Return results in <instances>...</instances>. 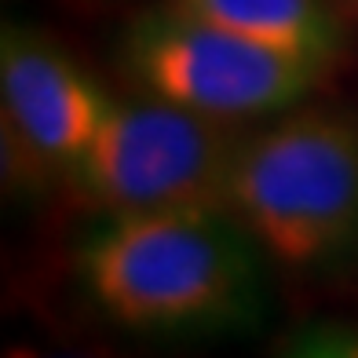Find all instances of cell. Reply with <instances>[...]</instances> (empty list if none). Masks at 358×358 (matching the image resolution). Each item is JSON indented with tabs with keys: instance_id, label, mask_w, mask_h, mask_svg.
I'll return each instance as SVG.
<instances>
[{
	"instance_id": "cell-1",
	"label": "cell",
	"mask_w": 358,
	"mask_h": 358,
	"mask_svg": "<svg viewBox=\"0 0 358 358\" xmlns=\"http://www.w3.org/2000/svg\"><path fill=\"white\" fill-rule=\"evenodd\" d=\"M92 300L136 333L190 336L259 318L256 252L220 213L117 216L80 252Z\"/></svg>"
},
{
	"instance_id": "cell-2",
	"label": "cell",
	"mask_w": 358,
	"mask_h": 358,
	"mask_svg": "<svg viewBox=\"0 0 358 358\" xmlns=\"http://www.w3.org/2000/svg\"><path fill=\"white\" fill-rule=\"evenodd\" d=\"M231 205L252 238L289 267L329 259L358 227V128L303 110L238 146Z\"/></svg>"
},
{
	"instance_id": "cell-3",
	"label": "cell",
	"mask_w": 358,
	"mask_h": 358,
	"mask_svg": "<svg viewBox=\"0 0 358 358\" xmlns=\"http://www.w3.org/2000/svg\"><path fill=\"white\" fill-rule=\"evenodd\" d=\"M238 146L227 121L169 99L110 103L73 176L113 216L220 213Z\"/></svg>"
},
{
	"instance_id": "cell-4",
	"label": "cell",
	"mask_w": 358,
	"mask_h": 358,
	"mask_svg": "<svg viewBox=\"0 0 358 358\" xmlns=\"http://www.w3.org/2000/svg\"><path fill=\"white\" fill-rule=\"evenodd\" d=\"M121 59L157 99L227 124L296 106L329 73V66L256 44L172 4L128 26Z\"/></svg>"
},
{
	"instance_id": "cell-5",
	"label": "cell",
	"mask_w": 358,
	"mask_h": 358,
	"mask_svg": "<svg viewBox=\"0 0 358 358\" xmlns=\"http://www.w3.org/2000/svg\"><path fill=\"white\" fill-rule=\"evenodd\" d=\"M4 88V176L19 190H48L77 169L110 110L106 92L70 52L29 26H8L0 41Z\"/></svg>"
},
{
	"instance_id": "cell-6",
	"label": "cell",
	"mask_w": 358,
	"mask_h": 358,
	"mask_svg": "<svg viewBox=\"0 0 358 358\" xmlns=\"http://www.w3.org/2000/svg\"><path fill=\"white\" fill-rule=\"evenodd\" d=\"M176 11L318 66H336L348 29L329 0H169Z\"/></svg>"
},
{
	"instance_id": "cell-7",
	"label": "cell",
	"mask_w": 358,
	"mask_h": 358,
	"mask_svg": "<svg viewBox=\"0 0 358 358\" xmlns=\"http://www.w3.org/2000/svg\"><path fill=\"white\" fill-rule=\"evenodd\" d=\"M278 358H358V322H307L282 344Z\"/></svg>"
},
{
	"instance_id": "cell-8",
	"label": "cell",
	"mask_w": 358,
	"mask_h": 358,
	"mask_svg": "<svg viewBox=\"0 0 358 358\" xmlns=\"http://www.w3.org/2000/svg\"><path fill=\"white\" fill-rule=\"evenodd\" d=\"M4 358H121L103 344H66V348H34V344H15Z\"/></svg>"
},
{
	"instance_id": "cell-9",
	"label": "cell",
	"mask_w": 358,
	"mask_h": 358,
	"mask_svg": "<svg viewBox=\"0 0 358 358\" xmlns=\"http://www.w3.org/2000/svg\"><path fill=\"white\" fill-rule=\"evenodd\" d=\"M329 4L344 15V19H355L358 22V0H329Z\"/></svg>"
}]
</instances>
